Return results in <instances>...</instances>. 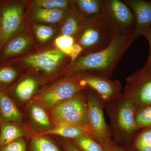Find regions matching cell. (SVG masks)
<instances>
[{
	"mask_svg": "<svg viewBox=\"0 0 151 151\" xmlns=\"http://www.w3.org/2000/svg\"><path fill=\"white\" fill-rule=\"evenodd\" d=\"M89 89L86 108L90 134L104 148L107 147L113 142L111 130L104 117V102L96 92Z\"/></svg>",
	"mask_w": 151,
	"mask_h": 151,
	"instance_id": "obj_4",
	"label": "cell"
},
{
	"mask_svg": "<svg viewBox=\"0 0 151 151\" xmlns=\"http://www.w3.org/2000/svg\"><path fill=\"white\" fill-rule=\"evenodd\" d=\"M82 21L77 43L83 47L82 55L100 51L109 45L115 32L105 20L94 21L82 18Z\"/></svg>",
	"mask_w": 151,
	"mask_h": 151,
	"instance_id": "obj_3",
	"label": "cell"
},
{
	"mask_svg": "<svg viewBox=\"0 0 151 151\" xmlns=\"http://www.w3.org/2000/svg\"><path fill=\"white\" fill-rule=\"evenodd\" d=\"M34 31L38 40L41 42H45L50 39L54 33L52 27L42 25H35Z\"/></svg>",
	"mask_w": 151,
	"mask_h": 151,
	"instance_id": "obj_29",
	"label": "cell"
},
{
	"mask_svg": "<svg viewBox=\"0 0 151 151\" xmlns=\"http://www.w3.org/2000/svg\"><path fill=\"white\" fill-rule=\"evenodd\" d=\"M104 107L110 118L111 134L115 140L120 144H129L139 130L135 123L136 108L133 102L121 95L104 103Z\"/></svg>",
	"mask_w": 151,
	"mask_h": 151,
	"instance_id": "obj_2",
	"label": "cell"
},
{
	"mask_svg": "<svg viewBox=\"0 0 151 151\" xmlns=\"http://www.w3.org/2000/svg\"><path fill=\"white\" fill-rule=\"evenodd\" d=\"M25 130L14 122L0 121V149L26 135Z\"/></svg>",
	"mask_w": 151,
	"mask_h": 151,
	"instance_id": "obj_16",
	"label": "cell"
},
{
	"mask_svg": "<svg viewBox=\"0 0 151 151\" xmlns=\"http://www.w3.org/2000/svg\"><path fill=\"white\" fill-rule=\"evenodd\" d=\"M71 3L65 0H40L36 1L35 5L47 9H58L68 8Z\"/></svg>",
	"mask_w": 151,
	"mask_h": 151,
	"instance_id": "obj_26",
	"label": "cell"
},
{
	"mask_svg": "<svg viewBox=\"0 0 151 151\" xmlns=\"http://www.w3.org/2000/svg\"><path fill=\"white\" fill-rule=\"evenodd\" d=\"M66 55L59 50H50L26 57L23 61L29 67L51 74L64 62Z\"/></svg>",
	"mask_w": 151,
	"mask_h": 151,
	"instance_id": "obj_10",
	"label": "cell"
},
{
	"mask_svg": "<svg viewBox=\"0 0 151 151\" xmlns=\"http://www.w3.org/2000/svg\"><path fill=\"white\" fill-rule=\"evenodd\" d=\"M104 0H77L76 7L82 18L94 21L104 20L103 8Z\"/></svg>",
	"mask_w": 151,
	"mask_h": 151,
	"instance_id": "obj_13",
	"label": "cell"
},
{
	"mask_svg": "<svg viewBox=\"0 0 151 151\" xmlns=\"http://www.w3.org/2000/svg\"><path fill=\"white\" fill-rule=\"evenodd\" d=\"M105 151H127L124 148L118 145V144H116L114 142L110 146L105 148Z\"/></svg>",
	"mask_w": 151,
	"mask_h": 151,
	"instance_id": "obj_33",
	"label": "cell"
},
{
	"mask_svg": "<svg viewBox=\"0 0 151 151\" xmlns=\"http://www.w3.org/2000/svg\"><path fill=\"white\" fill-rule=\"evenodd\" d=\"M29 151H61L52 141L42 135L32 139L29 144Z\"/></svg>",
	"mask_w": 151,
	"mask_h": 151,
	"instance_id": "obj_23",
	"label": "cell"
},
{
	"mask_svg": "<svg viewBox=\"0 0 151 151\" xmlns=\"http://www.w3.org/2000/svg\"><path fill=\"white\" fill-rule=\"evenodd\" d=\"M72 75L81 86L96 92L104 103L111 102L122 95V85L117 80H112L108 77L87 73L79 72Z\"/></svg>",
	"mask_w": 151,
	"mask_h": 151,
	"instance_id": "obj_8",
	"label": "cell"
},
{
	"mask_svg": "<svg viewBox=\"0 0 151 151\" xmlns=\"http://www.w3.org/2000/svg\"><path fill=\"white\" fill-rule=\"evenodd\" d=\"M135 121L138 129L151 127V105L136 109Z\"/></svg>",
	"mask_w": 151,
	"mask_h": 151,
	"instance_id": "obj_25",
	"label": "cell"
},
{
	"mask_svg": "<svg viewBox=\"0 0 151 151\" xmlns=\"http://www.w3.org/2000/svg\"><path fill=\"white\" fill-rule=\"evenodd\" d=\"M41 134L58 135L63 137L75 139L84 135H90V134L89 130L85 127L76 124L61 122L56 123L55 126L52 129L43 132Z\"/></svg>",
	"mask_w": 151,
	"mask_h": 151,
	"instance_id": "obj_15",
	"label": "cell"
},
{
	"mask_svg": "<svg viewBox=\"0 0 151 151\" xmlns=\"http://www.w3.org/2000/svg\"><path fill=\"white\" fill-rule=\"evenodd\" d=\"M75 142L74 145L81 151H105V148L89 134L75 139Z\"/></svg>",
	"mask_w": 151,
	"mask_h": 151,
	"instance_id": "obj_24",
	"label": "cell"
},
{
	"mask_svg": "<svg viewBox=\"0 0 151 151\" xmlns=\"http://www.w3.org/2000/svg\"><path fill=\"white\" fill-rule=\"evenodd\" d=\"M83 51V47L79 44L75 43L73 45L71 52L68 56L70 58V63L74 62L81 54Z\"/></svg>",
	"mask_w": 151,
	"mask_h": 151,
	"instance_id": "obj_31",
	"label": "cell"
},
{
	"mask_svg": "<svg viewBox=\"0 0 151 151\" xmlns=\"http://www.w3.org/2000/svg\"><path fill=\"white\" fill-rule=\"evenodd\" d=\"M63 147L65 151H81L76 146L68 142L63 144Z\"/></svg>",
	"mask_w": 151,
	"mask_h": 151,
	"instance_id": "obj_34",
	"label": "cell"
},
{
	"mask_svg": "<svg viewBox=\"0 0 151 151\" xmlns=\"http://www.w3.org/2000/svg\"><path fill=\"white\" fill-rule=\"evenodd\" d=\"M0 118L5 122L19 123L22 121V116L13 100L8 95L0 89Z\"/></svg>",
	"mask_w": 151,
	"mask_h": 151,
	"instance_id": "obj_14",
	"label": "cell"
},
{
	"mask_svg": "<svg viewBox=\"0 0 151 151\" xmlns=\"http://www.w3.org/2000/svg\"><path fill=\"white\" fill-rule=\"evenodd\" d=\"M85 89L74 77L68 78L47 90L41 96L39 103L45 110L51 111Z\"/></svg>",
	"mask_w": 151,
	"mask_h": 151,
	"instance_id": "obj_9",
	"label": "cell"
},
{
	"mask_svg": "<svg viewBox=\"0 0 151 151\" xmlns=\"http://www.w3.org/2000/svg\"><path fill=\"white\" fill-rule=\"evenodd\" d=\"M25 142L23 138H19L0 149V151H27Z\"/></svg>",
	"mask_w": 151,
	"mask_h": 151,
	"instance_id": "obj_30",
	"label": "cell"
},
{
	"mask_svg": "<svg viewBox=\"0 0 151 151\" xmlns=\"http://www.w3.org/2000/svg\"><path fill=\"white\" fill-rule=\"evenodd\" d=\"M103 15L114 32L134 33V16L131 9L121 0H104Z\"/></svg>",
	"mask_w": 151,
	"mask_h": 151,
	"instance_id": "obj_7",
	"label": "cell"
},
{
	"mask_svg": "<svg viewBox=\"0 0 151 151\" xmlns=\"http://www.w3.org/2000/svg\"><path fill=\"white\" fill-rule=\"evenodd\" d=\"M123 97L133 102L136 109L151 105V62L126 79Z\"/></svg>",
	"mask_w": 151,
	"mask_h": 151,
	"instance_id": "obj_5",
	"label": "cell"
},
{
	"mask_svg": "<svg viewBox=\"0 0 151 151\" xmlns=\"http://www.w3.org/2000/svg\"><path fill=\"white\" fill-rule=\"evenodd\" d=\"M37 86V82L35 79L32 78H25L17 85L16 95L22 102L27 101L33 96Z\"/></svg>",
	"mask_w": 151,
	"mask_h": 151,
	"instance_id": "obj_22",
	"label": "cell"
},
{
	"mask_svg": "<svg viewBox=\"0 0 151 151\" xmlns=\"http://www.w3.org/2000/svg\"><path fill=\"white\" fill-rule=\"evenodd\" d=\"M75 43V38L69 36L62 35L57 37L55 40V44L57 48L68 56L70 55Z\"/></svg>",
	"mask_w": 151,
	"mask_h": 151,
	"instance_id": "obj_27",
	"label": "cell"
},
{
	"mask_svg": "<svg viewBox=\"0 0 151 151\" xmlns=\"http://www.w3.org/2000/svg\"><path fill=\"white\" fill-rule=\"evenodd\" d=\"M69 8L47 9L37 8L35 11V18L39 21L48 23H55L64 19L69 10Z\"/></svg>",
	"mask_w": 151,
	"mask_h": 151,
	"instance_id": "obj_21",
	"label": "cell"
},
{
	"mask_svg": "<svg viewBox=\"0 0 151 151\" xmlns=\"http://www.w3.org/2000/svg\"><path fill=\"white\" fill-rule=\"evenodd\" d=\"M61 28L63 35L69 36L74 38L79 36L83 27L82 18L79 12L70 10L64 18Z\"/></svg>",
	"mask_w": 151,
	"mask_h": 151,
	"instance_id": "obj_17",
	"label": "cell"
},
{
	"mask_svg": "<svg viewBox=\"0 0 151 151\" xmlns=\"http://www.w3.org/2000/svg\"><path fill=\"white\" fill-rule=\"evenodd\" d=\"M50 116L56 123L66 122L85 127L90 134L86 101L81 92L52 109Z\"/></svg>",
	"mask_w": 151,
	"mask_h": 151,
	"instance_id": "obj_6",
	"label": "cell"
},
{
	"mask_svg": "<svg viewBox=\"0 0 151 151\" xmlns=\"http://www.w3.org/2000/svg\"><path fill=\"white\" fill-rule=\"evenodd\" d=\"M28 111L31 119L37 126L50 129L54 127H52V124L45 109L39 103L35 102L31 103L29 106Z\"/></svg>",
	"mask_w": 151,
	"mask_h": 151,
	"instance_id": "obj_20",
	"label": "cell"
},
{
	"mask_svg": "<svg viewBox=\"0 0 151 151\" xmlns=\"http://www.w3.org/2000/svg\"><path fill=\"white\" fill-rule=\"evenodd\" d=\"M1 20H0V40H1Z\"/></svg>",
	"mask_w": 151,
	"mask_h": 151,
	"instance_id": "obj_35",
	"label": "cell"
},
{
	"mask_svg": "<svg viewBox=\"0 0 151 151\" xmlns=\"http://www.w3.org/2000/svg\"><path fill=\"white\" fill-rule=\"evenodd\" d=\"M24 14V8L19 4L5 6L1 11L0 46L4 45L18 30Z\"/></svg>",
	"mask_w": 151,
	"mask_h": 151,
	"instance_id": "obj_11",
	"label": "cell"
},
{
	"mask_svg": "<svg viewBox=\"0 0 151 151\" xmlns=\"http://www.w3.org/2000/svg\"><path fill=\"white\" fill-rule=\"evenodd\" d=\"M127 151H151V127L138 130Z\"/></svg>",
	"mask_w": 151,
	"mask_h": 151,
	"instance_id": "obj_19",
	"label": "cell"
},
{
	"mask_svg": "<svg viewBox=\"0 0 151 151\" xmlns=\"http://www.w3.org/2000/svg\"><path fill=\"white\" fill-rule=\"evenodd\" d=\"M1 118H0V121H1Z\"/></svg>",
	"mask_w": 151,
	"mask_h": 151,
	"instance_id": "obj_36",
	"label": "cell"
},
{
	"mask_svg": "<svg viewBox=\"0 0 151 151\" xmlns=\"http://www.w3.org/2000/svg\"><path fill=\"white\" fill-rule=\"evenodd\" d=\"M132 10L135 19L133 35L136 39L151 27V1L145 0H124Z\"/></svg>",
	"mask_w": 151,
	"mask_h": 151,
	"instance_id": "obj_12",
	"label": "cell"
},
{
	"mask_svg": "<svg viewBox=\"0 0 151 151\" xmlns=\"http://www.w3.org/2000/svg\"><path fill=\"white\" fill-rule=\"evenodd\" d=\"M30 41L27 36L19 34L10 39L4 46L3 54L9 56L19 54L25 50L29 45Z\"/></svg>",
	"mask_w": 151,
	"mask_h": 151,
	"instance_id": "obj_18",
	"label": "cell"
},
{
	"mask_svg": "<svg viewBox=\"0 0 151 151\" xmlns=\"http://www.w3.org/2000/svg\"><path fill=\"white\" fill-rule=\"evenodd\" d=\"M142 35L146 37L148 41L150 46V53L147 62H151V27L145 31L142 34Z\"/></svg>",
	"mask_w": 151,
	"mask_h": 151,
	"instance_id": "obj_32",
	"label": "cell"
},
{
	"mask_svg": "<svg viewBox=\"0 0 151 151\" xmlns=\"http://www.w3.org/2000/svg\"><path fill=\"white\" fill-rule=\"evenodd\" d=\"M136 38L133 34L116 32L108 47L100 51L81 55L70 63L67 72H87L110 78L119 60Z\"/></svg>",
	"mask_w": 151,
	"mask_h": 151,
	"instance_id": "obj_1",
	"label": "cell"
},
{
	"mask_svg": "<svg viewBox=\"0 0 151 151\" xmlns=\"http://www.w3.org/2000/svg\"><path fill=\"white\" fill-rule=\"evenodd\" d=\"M18 73L13 68L4 66L0 68V85L6 86L11 84L17 78Z\"/></svg>",
	"mask_w": 151,
	"mask_h": 151,
	"instance_id": "obj_28",
	"label": "cell"
}]
</instances>
